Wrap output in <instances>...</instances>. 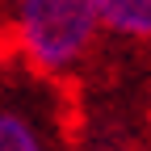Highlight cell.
I'll return each mask as SVG.
<instances>
[{"mask_svg": "<svg viewBox=\"0 0 151 151\" xmlns=\"http://www.w3.org/2000/svg\"><path fill=\"white\" fill-rule=\"evenodd\" d=\"M101 29L97 0H0V42L46 80L80 71Z\"/></svg>", "mask_w": 151, "mask_h": 151, "instance_id": "6da1fadb", "label": "cell"}, {"mask_svg": "<svg viewBox=\"0 0 151 151\" xmlns=\"http://www.w3.org/2000/svg\"><path fill=\"white\" fill-rule=\"evenodd\" d=\"M0 151H55L42 113L21 101H0Z\"/></svg>", "mask_w": 151, "mask_h": 151, "instance_id": "7a4b0ae2", "label": "cell"}, {"mask_svg": "<svg viewBox=\"0 0 151 151\" xmlns=\"http://www.w3.org/2000/svg\"><path fill=\"white\" fill-rule=\"evenodd\" d=\"M109 34L130 42H151V0H97Z\"/></svg>", "mask_w": 151, "mask_h": 151, "instance_id": "3957f363", "label": "cell"}]
</instances>
